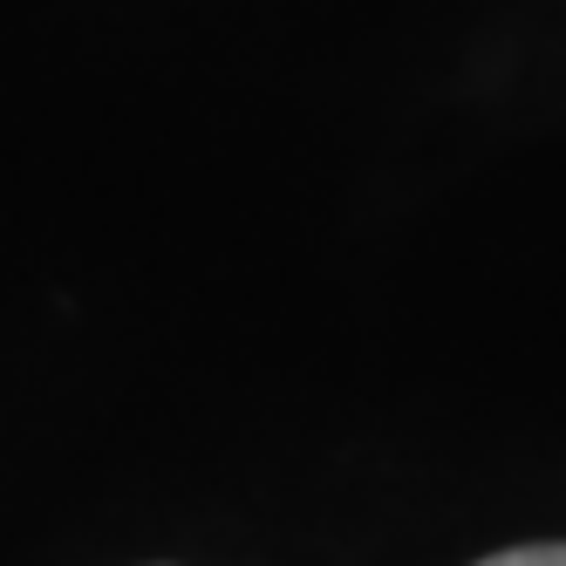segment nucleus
Here are the masks:
<instances>
[{
    "instance_id": "f257e3e1",
    "label": "nucleus",
    "mask_w": 566,
    "mask_h": 566,
    "mask_svg": "<svg viewBox=\"0 0 566 566\" xmlns=\"http://www.w3.org/2000/svg\"><path fill=\"white\" fill-rule=\"evenodd\" d=\"M478 566H566V546H512V553H492Z\"/></svg>"
}]
</instances>
